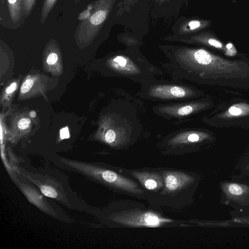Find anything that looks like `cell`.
<instances>
[{"label":"cell","mask_w":249,"mask_h":249,"mask_svg":"<svg viewBox=\"0 0 249 249\" xmlns=\"http://www.w3.org/2000/svg\"><path fill=\"white\" fill-rule=\"evenodd\" d=\"M167 59L162 67L175 80L211 84L220 77L242 76L245 64L217 55L203 48L185 45H160Z\"/></svg>","instance_id":"6da1fadb"},{"label":"cell","mask_w":249,"mask_h":249,"mask_svg":"<svg viewBox=\"0 0 249 249\" xmlns=\"http://www.w3.org/2000/svg\"><path fill=\"white\" fill-rule=\"evenodd\" d=\"M110 62L116 76L141 85L163 74V71L149 62L139 48L127 47L121 50L112 56Z\"/></svg>","instance_id":"7a4b0ae2"},{"label":"cell","mask_w":249,"mask_h":249,"mask_svg":"<svg viewBox=\"0 0 249 249\" xmlns=\"http://www.w3.org/2000/svg\"><path fill=\"white\" fill-rule=\"evenodd\" d=\"M202 94L196 88L180 81L154 78L141 84L136 95L145 100L170 103L196 99Z\"/></svg>","instance_id":"3957f363"},{"label":"cell","mask_w":249,"mask_h":249,"mask_svg":"<svg viewBox=\"0 0 249 249\" xmlns=\"http://www.w3.org/2000/svg\"><path fill=\"white\" fill-rule=\"evenodd\" d=\"M62 161L68 167L73 169L90 179L102 183L115 187L133 193H140L141 190L135 182L124 178L116 173L91 164L66 159Z\"/></svg>","instance_id":"277c9868"},{"label":"cell","mask_w":249,"mask_h":249,"mask_svg":"<svg viewBox=\"0 0 249 249\" xmlns=\"http://www.w3.org/2000/svg\"><path fill=\"white\" fill-rule=\"evenodd\" d=\"M116 0H97L91 6L89 16L83 19L76 33L78 38L90 39L99 32L108 18Z\"/></svg>","instance_id":"5b68a950"},{"label":"cell","mask_w":249,"mask_h":249,"mask_svg":"<svg viewBox=\"0 0 249 249\" xmlns=\"http://www.w3.org/2000/svg\"><path fill=\"white\" fill-rule=\"evenodd\" d=\"M209 106V103L204 100L194 99L159 104L153 107V111L165 119L181 121L204 110Z\"/></svg>","instance_id":"8992f818"},{"label":"cell","mask_w":249,"mask_h":249,"mask_svg":"<svg viewBox=\"0 0 249 249\" xmlns=\"http://www.w3.org/2000/svg\"><path fill=\"white\" fill-rule=\"evenodd\" d=\"M212 24L211 21L198 18L183 19L174 27L175 36H184L194 35L208 28Z\"/></svg>","instance_id":"52a82bcc"},{"label":"cell","mask_w":249,"mask_h":249,"mask_svg":"<svg viewBox=\"0 0 249 249\" xmlns=\"http://www.w3.org/2000/svg\"><path fill=\"white\" fill-rule=\"evenodd\" d=\"M120 222L131 226H145L156 227L161 223L169 221V220L160 218L158 215L151 213L130 215L119 218Z\"/></svg>","instance_id":"ba28073f"},{"label":"cell","mask_w":249,"mask_h":249,"mask_svg":"<svg viewBox=\"0 0 249 249\" xmlns=\"http://www.w3.org/2000/svg\"><path fill=\"white\" fill-rule=\"evenodd\" d=\"M207 134L197 130H182L169 140L170 144H188L198 142L206 138Z\"/></svg>","instance_id":"9c48e42d"},{"label":"cell","mask_w":249,"mask_h":249,"mask_svg":"<svg viewBox=\"0 0 249 249\" xmlns=\"http://www.w3.org/2000/svg\"><path fill=\"white\" fill-rule=\"evenodd\" d=\"M164 178L166 187L170 191L178 190L192 180L188 175L179 172H167Z\"/></svg>","instance_id":"30bf717a"},{"label":"cell","mask_w":249,"mask_h":249,"mask_svg":"<svg viewBox=\"0 0 249 249\" xmlns=\"http://www.w3.org/2000/svg\"><path fill=\"white\" fill-rule=\"evenodd\" d=\"M20 188L27 199L38 208L47 213L54 214L53 210H50L45 203L42 195L34 188L25 184H20Z\"/></svg>","instance_id":"8fae6325"},{"label":"cell","mask_w":249,"mask_h":249,"mask_svg":"<svg viewBox=\"0 0 249 249\" xmlns=\"http://www.w3.org/2000/svg\"><path fill=\"white\" fill-rule=\"evenodd\" d=\"M29 178L38 187L41 193L45 196L65 202L63 199L64 196L58 190L57 187L54 186V184L49 183L48 181L42 182L40 180L33 179L30 177Z\"/></svg>","instance_id":"7c38bea8"},{"label":"cell","mask_w":249,"mask_h":249,"mask_svg":"<svg viewBox=\"0 0 249 249\" xmlns=\"http://www.w3.org/2000/svg\"><path fill=\"white\" fill-rule=\"evenodd\" d=\"M10 18L14 23L21 18L23 11L22 0H6Z\"/></svg>","instance_id":"4fadbf2b"},{"label":"cell","mask_w":249,"mask_h":249,"mask_svg":"<svg viewBox=\"0 0 249 249\" xmlns=\"http://www.w3.org/2000/svg\"><path fill=\"white\" fill-rule=\"evenodd\" d=\"M148 190H153L161 185L157 180L158 176L150 175L146 173H134V175Z\"/></svg>","instance_id":"5bb4252c"},{"label":"cell","mask_w":249,"mask_h":249,"mask_svg":"<svg viewBox=\"0 0 249 249\" xmlns=\"http://www.w3.org/2000/svg\"><path fill=\"white\" fill-rule=\"evenodd\" d=\"M249 114V105L245 103L236 104L231 106L223 114L224 117H237Z\"/></svg>","instance_id":"9a60e30c"},{"label":"cell","mask_w":249,"mask_h":249,"mask_svg":"<svg viewBox=\"0 0 249 249\" xmlns=\"http://www.w3.org/2000/svg\"><path fill=\"white\" fill-rule=\"evenodd\" d=\"M139 0H121L117 5L116 15L121 16L124 13L130 12Z\"/></svg>","instance_id":"2e32d148"},{"label":"cell","mask_w":249,"mask_h":249,"mask_svg":"<svg viewBox=\"0 0 249 249\" xmlns=\"http://www.w3.org/2000/svg\"><path fill=\"white\" fill-rule=\"evenodd\" d=\"M57 0H44L41 11L40 20L43 23Z\"/></svg>","instance_id":"e0dca14e"},{"label":"cell","mask_w":249,"mask_h":249,"mask_svg":"<svg viewBox=\"0 0 249 249\" xmlns=\"http://www.w3.org/2000/svg\"><path fill=\"white\" fill-rule=\"evenodd\" d=\"M36 0H22L23 11L26 16H28L32 11Z\"/></svg>","instance_id":"ac0fdd59"},{"label":"cell","mask_w":249,"mask_h":249,"mask_svg":"<svg viewBox=\"0 0 249 249\" xmlns=\"http://www.w3.org/2000/svg\"><path fill=\"white\" fill-rule=\"evenodd\" d=\"M105 140L108 144H113L117 140V134L114 130L109 129L107 131L105 135Z\"/></svg>","instance_id":"d6986e66"},{"label":"cell","mask_w":249,"mask_h":249,"mask_svg":"<svg viewBox=\"0 0 249 249\" xmlns=\"http://www.w3.org/2000/svg\"><path fill=\"white\" fill-rule=\"evenodd\" d=\"M229 192L234 196H239L243 192L242 188L237 184H230L228 186Z\"/></svg>","instance_id":"ffe728a7"},{"label":"cell","mask_w":249,"mask_h":249,"mask_svg":"<svg viewBox=\"0 0 249 249\" xmlns=\"http://www.w3.org/2000/svg\"><path fill=\"white\" fill-rule=\"evenodd\" d=\"M224 52L225 54L229 56H233L237 53L236 50L233 45L231 43L225 45Z\"/></svg>","instance_id":"44dd1931"},{"label":"cell","mask_w":249,"mask_h":249,"mask_svg":"<svg viewBox=\"0 0 249 249\" xmlns=\"http://www.w3.org/2000/svg\"><path fill=\"white\" fill-rule=\"evenodd\" d=\"M33 85V81L31 79L26 80L22 85L20 90L22 93L29 91Z\"/></svg>","instance_id":"7402d4cb"},{"label":"cell","mask_w":249,"mask_h":249,"mask_svg":"<svg viewBox=\"0 0 249 249\" xmlns=\"http://www.w3.org/2000/svg\"><path fill=\"white\" fill-rule=\"evenodd\" d=\"M31 121L29 118H22L18 123V126L20 129H25L28 127Z\"/></svg>","instance_id":"603a6c76"},{"label":"cell","mask_w":249,"mask_h":249,"mask_svg":"<svg viewBox=\"0 0 249 249\" xmlns=\"http://www.w3.org/2000/svg\"><path fill=\"white\" fill-rule=\"evenodd\" d=\"M57 59V55L54 53H52L48 55L47 62L49 65H53L56 62Z\"/></svg>","instance_id":"cb8c5ba5"},{"label":"cell","mask_w":249,"mask_h":249,"mask_svg":"<svg viewBox=\"0 0 249 249\" xmlns=\"http://www.w3.org/2000/svg\"><path fill=\"white\" fill-rule=\"evenodd\" d=\"M60 137L62 139L68 138L70 137L69 130L67 127L61 129L60 132Z\"/></svg>","instance_id":"d4e9b609"},{"label":"cell","mask_w":249,"mask_h":249,"mask_svg":"<svg viewBox=\"0 0 249 249\" xmlns=\"http://www.w3.org/2000/svg\"><path fill=\"white\" fill-rule=\"evenodd\" d=\"M16 83H13L6 90L7 93H11L13 92L16 89Z\"/></svg>","instance_id":"484cf974"},{"label":"cell","mask_w":249,"mask_h":249,"mask_svg":"<svg viewBox=\"0 0 249 249\" xmlns=\"http://www.w3.org/2000/svg\"><path fill=\"white\" fill-rule=\"evenodd\" d=\"M158 4L161 5L165 2L169 1L170 0H156Z\"/></svg>","instance_id":"4316f807"},{"label":"cell","mask_w":249,"mask_h":249,"mask_svg":"<svg viewBox=\"0 0 249 249\" xmlns=\"http://www.w3.org/2000/svg\"><path fill=\"white\" fill-rule=\"evenodd\" d=\"M30 117H32V118H34L36 116V113L35 112V111H32L30 112Z\"/></svg>","instance_id":"83f0119b"},{"label":"cell","mask_w":249,"mask_h":249,"mask_svg":"<svg viewBox=\"0 0 249 249\" xmlns=\"http://www.w3.org/2000/svg\"><path fill=\"white\" fill-rule=\"evenodd\" d=\"M77 1H79V0H77Z\"/></svg>","instance_id":"f1b7e54d"}]
</instances>
